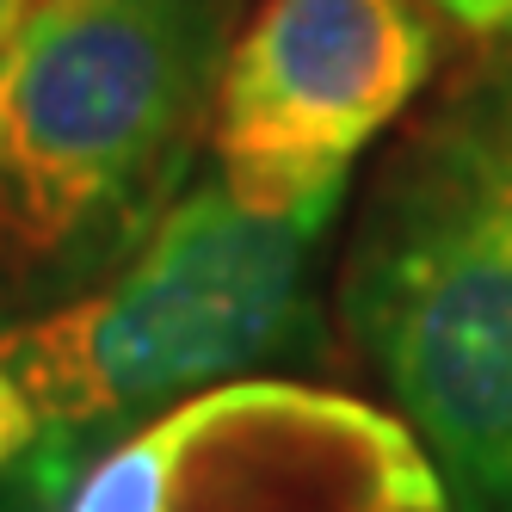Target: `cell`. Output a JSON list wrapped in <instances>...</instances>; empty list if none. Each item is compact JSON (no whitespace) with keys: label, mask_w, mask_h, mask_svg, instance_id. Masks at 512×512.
I'll use <instances>...</instances> for the list:
<instances>
[{"label":"cell","mask_w":512,"mask_h":512,"mask_svg":"<svg viewBox=\"0 0 512 512\" xmlns=\"http://www.w3.org/2000/svg\"><path fill=\"white\" fill-rule=\"evenodd\" d=\"M340 315L457 512H512V50L475 56L395 142Z\"/></svg>","instance_id":"6da1fadb"},{"label":"cell","mask_w":512,"mask_h":512,"mask_svg":"<svg viewBox=\"0 0 512 512\" xmlns=\"http://www.w3.org/2000/svg\"><path fill=\"white\" fill-rule=\"evenodd\" d=\"M241 0H38L0 56V278L75 297L149 241L216 124Z\"/></svg>","instance_id":"7a4b0ae2"},{"label":"cell","mask_w":512,"mask_h":512,"mask_svg":"<svg viewBox=\"0 0 512 512\" xmlns=\"http://www.w3.org/2000/svg\"><path fill=\"white\" fill-rule=\"evenodd\" d=\"M426 7H438L445 19L482 31V38H506L512 44V0H426Z\"/></svg>","instance_id":"52a82bcc"},{"label":"cell","mask_w":512,"mask_h":512,"mask_svg":"<svg viewBox=\"0 0 512 512\" xmlns=\"http://www.w3.org/2000/svg\"><path fill=\"white\" fill-rule=\"evenodd\" d=\"M31 13H38V0H0V56H7V44L25 31Z\"/></svg>","instance_id":"ba28073f"},{"label":"cell","mask_w":512,"mask_h":512,"mask_svg":"<svg viewBox=\"0 0 512 512\" xmlns=\"http://www.w3.org/2000/svg\"><path fill=\"white\" fill-rule=\"evenodd\" d=\"M438 25L414 0H266L216 87V173L272 210H340L352 161L426 93Z\"/></svg>","instance_id":"5b68a950"},{"label":"cell","mask_w":512,"mask_h":512,"mask_svg":"<svg viewBox=\"0 0 512 512\" xmlns=\"http://www.w3.org/2000/svg\"><path fill=\"white\" fill-rule=\"evenodd\" d=\"M31 451H38V408H31V395L19 389V377L0 364V475L19 469Z\"/></svg>","instance_id":"8992f818"},{"label":"cell","mask_w":512,"mask_h":512,"mask_svg":"<svg viewBox=\"0 0 512 512\" xmlns=\"http://www.w3.org/2000/svg\"><path fill=\"white\" fill-rule=\"evenodd\" d=\"M327 223V204L272 210L204 173L124 266L0 327V364L38 408L25 457L38 500L56 506L105 445L155 414L297 358L315 340Z\"/></svg>","instance_id":"3957f363"},{"label":"cell","mask_w":512,"mask_h":512,"mask_svg":"<svg viewBox=\"0 0 512 512\" xmlns=\"http://www.w3.org/2000/svg\"><path fill=\"white\" fill-rule=\"evenodd\" d=\"M56 512H457L395 414L358 395L247 377L105 445Z\"/></svg>","instance_id":"277c9868"}]
</instances>
